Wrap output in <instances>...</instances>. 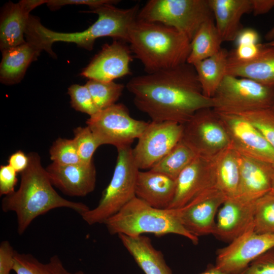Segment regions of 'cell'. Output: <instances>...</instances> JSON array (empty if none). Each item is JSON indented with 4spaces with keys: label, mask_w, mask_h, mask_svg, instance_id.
I'll return each mask as SVG.
<instances>
[{
    "label": "cell",
    "mask_w": 274,
    "mask_h": 274,
    "mask_svg": "<svg viewBox=\"0 0 274 274\" xmlns=\"http://www.w3.org/2000/svg\"><path fill=\"white\" fill-rule=\"evenodd\" d=\"M117 150L118 155L112 178L97 206L81 217L88 225L105 223L135 197V189L138 173L131 146Z\"/></svg>",
    "instance_id": "obj_6"
},
{
    "label": "cell",
    "mask_w": 274,
    "mask_h": 274,
    "mask_svg": "<svg viewBox=\"0 0 274 274\" xmlns=\"http://www.w3.org/2000/svg\"><path fill=\"white\" fill-rule=\"evenodd\" d=\"M252 7L254 15L264 14L274 7V0H252Z\"/></svg>",
    "instance_id": "obj_44"
},
{
    "label": "cell",
    "mask_w": 274,
    "mask_h": 274,
    "mask_svg": "<svg viewBox=\"0 0 274 274\" xmlns=\"http://www.w3.org/2000/svg\"><path fill=\"white\" fill-rule=\"evenodd\" d=\"M42 51L40 47L29 41L2 51L1 82L7 85L20 82L29 64L37 59Z\"/></svg>",
    "instance_id": "obj_25"
},
{
    "label": "cell",
    "mask_w": 274,
    "mask_h": 274,
    "mask_svg": "<svg viewBox=\"0 0 274 274\" xmlns=\"http://www.w3.org/2000/svg\"><path fill=\"white\" fill-rule=\"evenodd\" d=\"M67 93L71 98V105L76 111L87 114L90 117L99 111L85 85L73 84L68 87Z\"/></svg>",
    "instance_id": "obj_36"
},
{
    "label": "cell",
    "mask_w": 274,
    "mask_h": 274,
    "mask_svg": "<svg viewBox=\"0 0 274 274\" xmlns=\"http://www.w3.org/2000/svg\"><path fill=\"white\" fill-rule=\"evenodd\" d=\"M227 198L224 193L214 186L197 195L183 207L173 210L183 226L198 237L213 234L215 216Z\"/></svg>",
    "instance_id": "obj_13"
},
{
    "label": "cell",
    "mask_w": 274,
    "mask_h": 274,
    "mask_svg": "<svg viewBox=\"0 0 274 274\" xmlns=\"http://www.w3.org/2000/svg\"><path fill=\"white\" fill-rule=\"evenodd\" d=\"M215 186L228 197L236 195L239 182L238 153L230 145L213 157Z\"/></svg>",
    "instance_id": "obj_26"
},
{
    "label": "cell",
    "mask_w": 274,
    "mask_h": 274,
    "mask_svg": "<svg viewBox=\"0 0 274 274\" xmlns=\"http://www.w3.org/2000/svg\"><path fill=\"white\" fill-rule=\"evenodd\" d=\"M254 229L258 234H274V193L269 192L256 200Z\"/></svg>",
    "instance_id": "obj_32"
},
{
    "label": "cell",
    "mask_w": 274,
    "mask_h": 274,
    "mask_svg": "<svg viewBox=\"0 0 274 274\" xmlns=\"http://www.w3.org/2000/svg\"><path fill=\"white\" fill-rule=\"evenodd\" d=\"M265 38L268 42L274 39V26L266 34Z\"/></svg>",
    "instance_id": "obj_46"
},
{
    "label": "cell",
    "mask_w": 274,
    "mask_h": 274,
    "mask_svg": "<svg viewBox=\"0 0 274 274\" xmlns=\"http://www.w3.org/2000/svg\"><path fill=\"white\" fill-rule=\"evenodd\" d=\"M215 186L213 157L197 156L176 180L174 198L167 209H178Z\"/></svg>",
    "instance_id": "obj_15"
},
{
    "label": "cell",
    "mask_w": 274,
    "mask_h": 274,
    "mask_svg": "<svg viewBox=\"0 0 274 274\" xmlns=\"http://www.w3.org/2000/svg\"><path fill=\"white\" fill-rule=\"evenodd\" d=\"M135 5L128 9H119L112 4H106L88 12L98 15L97 20L87 29L81 32L64 33L50 30L41 24L39 20L30 16L26 27L27 40L31 41L51 55L53 43H74L78 46L91 50L96 39L110 37L125 42L128 41V31L136 19L139 10Z\"/></svg>",
    "instance_id": "obj_3"
},
{
    "label": "cell",
    "mask_w": 274,
    "mask_h": 274,
    "mask_svg": "<svg viewBox=\"0 0 274 274\" xmlns=\"http://www.w3.org/2000/svg\"><path fill=\"white\" fill-rule=\"evenodd\" d=\"M128 43L148 74L186 63L191 50L190 40L177 29L137 19L129 28Z\"/></svg>",
    "instance_id": "obj_4"
},
{
    "label": "cell",
    "mask_w": 274,
    "mask_h": 274,
    "mask_svg": "<svg viewBox=\"0 0 274 274\" xmlns=\"http://www.w3.org/2000/svg\"><path fill=\"white\" fill-rule=\"evenodd\" d=\"M261 46V43L237 45L236 48L229 52V53L237 60L248 61L256 57L259 52Z\"/></svg>",
    "instance_id": "obj_41"
},
{
    "label": "cell",
    "mask_w": 274,
    "mask_h": 274,
    "mask_svg": "<svg viewBox=\"0 0 274 274\" xmlns=\"http://www.w3.org/2000/svg\"><path fill=\"white\" fill-rule=\"evenodd\" d=\"M217 30L223 42L235 41L244 29L243 15L252 12V0H209Z\"/></svg>",
    "instance_id": "obj_22"
},
{
    "label": "cell",
    "mask_w": 274,
    "mask_h": 274,
    "mask_svg": "<svg viewBox=\"0 0 274 274\" xmlns=\"http://www.w3.org/2000/svg\"><path fill=\"white\" fill-rule=\"evenodd\" d=\"M218 113L238 153L270 164L274 162V149L253 124L238 114Z\"/></svg>",
    "instance_id": "obj_14"
},
{
    "label": "cell",
    "mask_w": 274,
    "mask_h": 274,
    "mask_svg": "<svg viewBox=\"0 0 274 274\" xmlns=\"http://www.w3.org/2000/svg\"><path fill=\"white\" fill-rule=\"evenodd\" d=\"M135 107L153 121H173L183 124L198 111L214 108L213 98L202 93L192 64L141 75L126 84Z\"/></svg>",
    "instance_id": "obj_1"
},
{
    "label": "cell",
    "mask_w": 274,
    "mask_h": 274,
    "mask_svg": "<svg viewBox=\"0 0 274 274\" xmlns=\"http://www.w3.org/2000/svg\"><path fill=\"white\" fill-rule=\"evenodd\" d=\"M229 52L225 48L193 65L203 94L213 98L220 84L227 75Z\"/></svg>",
    "instance_id": "obj_27"
},
{
    "label": "cell",
    "mask_w": 274,
    "mask_h": 274,
    "mask_svg": "<svg viewBox=\"0 0 274 274\" xmlns=\"http://www.w3.org/2000/svg\"><path fill=\"white\" fill-rule=\"evenodd\" d=\"M175 189L176 180L166 175L151 169L138 173L135 196L153 208L167 209Z\"/></svg>",
    "instance_id": "obj_21"
},
{
    "label": "cell",
    "mask_w": 274,
    "mask_h": 274,
    "mask_svg": "<svg viewBox=\"0 0 274 274\" xmlns=\"http://www.w3.org/2000/svg\"><path fill=\"white\" fill-rule=\"evenodd\" d=\"M213 17L209 0H150L136 19L173 27L191 41L201 24Z\"/></svg>",
    "instance_id": "obj_7"
},
{
    "label": "cell",
    "mask_w": 274,
    "mask_h": 274,
    "mask_svg": "<svg viewBox=\"0 0 274 274\" xmlns=\"http://www.w3.org/2000/svg\"><path fill=\"white\" fill-rule=\"evenodd\" d=\"M15 250L6 240L0 244V274H11L13 271Z\"/></svg>",
    "instance_id": "obj_39"
},
{
    "label": "cell",
    "mask_w": 274,
    "mask_h": 274,
    "mask_svg": "<svg viewBox=\"0 0 274 274\" xmlns=\"http://www.w3.org/2000/svg\"><path fill=\"white\" fill-rule=\"evenodd\" d=\"M271 165L274 168V162Z\"/></svg>",
    "instance_id": "obj_50"
},
{
    "label": "cell",
    "mask_w": 274,
    "mask_h": 274,
    "mask_svg": "<svg viewBox=\"0 0 274 274\" xmlns=\"http://www.w3.org/2000/svg\"><path fill=\"white\" fill-rule=\"evenodd\" d=\"M213 98V109L219 113L238 114L270 108L274 102V86L227 75Z\"/></svg>",
    "instance_id": "obj_8"
},
{
    "label": "cell",
    "mask_w": 274,
    "mask_h": 274,
    "mask_svg": "<svg viewBox=\"0 0 274 274\" xmlns=\"http://www.w3.org/2000/svg\"><path fill=\"white\" fill-rule=\"evenodd\" d=\"M85 85L99 111L114 104L122 95L124 86L114 81L103 82L89 79Z\"/></svg>",
    "instance_id": "obj_31"
},
{
    "label": "cell",
    "mask_w": 274,
    "mask_h": 274,
    "mask_svg": "<svg viewBox=\"0 0 274 274\" xmlns=\"http://www.w3.org/2000/svg\"><path fill=\"white\" fill-rule=\"evenodd\" d=\"M238 153L240 175L236 196L256 201L270 192L274 168L268 163Z\"/></svg>",
    "instance_id": "obj_20"
},
{
    "label": "cell",
    "mask_w": 274,
    "mask_h": 274,
    "mask_svg": "<svg viewBox=\"0 0 274 274\" xmlns=\"http://www.w3.org/2000/svg\"><path fill=\"white\" fill-rule=\"evenodd\" d=\"M46 0H22L9 2L5 6L1 17L0 48L1 51L26 42L24 39L30 12Z\"/></svg>",
    "instance_id": "obj_19"
},
{
    "label": "cell",
    "mask_w": 274,
    "mask_h": 274,
    "mask_svg": "<svg viewBox=\"0 0 274 274\" xmlns=\"http://www.w3.org/2000/svg\"><path fill=\"white\" fill-rule=\"evenodd\" d=\"M200 274H227L218 269L215 266H210Z\"/></svg>",
    "instance_id": "obj_45"
},
{
    "label": "cell",
    "mask_w": 274,
    "mask_h": 274,
    "mask_svg": "<svg viewBox=\"0 0 274 274\" xmlns=\"http://www.w3.org/2000/svg\"><path fill=\"white\" fill-rule=\"evenodd\" d=\"M119 1L113 0H46V4L50 9H58L67 5H84L92 9L98 8L106 4H116Z\"/></svg>",
    "instance_id": "obj_40"
},
{
    "label": "cell",
    "mask_w": 274,
    "mask_h": 274,
    "mask_svg": "<svg viewBox=\"0 0 274 274\" xmlns=\"http://www.w3.org/2000/svg\"><path fill=\"white\" fill-rule=\"evenodd\" d=\"M73 132V140L81 161L86 163H91L94 152L100 146L98 141L87 126L76 127Z\"/></svg>",
    "instance_id": "obj_34"
},
{
    "label": "cell",
    "mask_w": 274,
    "mask_h": 274,
    "mask_svg": "<svg viewBox=\"0 0 274 274\" xmlns=\"http://www.w3.org/2000/svg\"><path fill=\"white\" fill-rule=\"evenodd\" d=\"M132 60L130 47L125 42L115 40L103 46L81 75L89 79L113 81L131 73L129 65Z\"/></svg>",
    "instance_id": "obj_16"
},
{
    "label": "cell",
    "mask_w": 274,
    "mask_h": 274,
    "mask_svg": "<svg viewBox=\"0 0 274 274\" xmlns=\"http://www.w3.org/2000/svg\"><path fill=\"white\" fill-rule=\"evenodd\" d=\"M266 44L270 46H274V39L272 41H270L269 42H268L267 43H266Z\"/></svg>",
    "instance_id": "obj_48"
},
{
    "label": "cell",
    "mask_w": 274,
    "mask_h": 274,
    "mask_svg": "<svg viewBox=\"0 0 274 274\" xmlns=\"http://www.w3.org/2000/svg\"><path fill=\"white\" fill-rule=\"evenodd\" d=\"M241 274H274V248L255 259Z\"/></svg>",
    "instance_id": "obj_37"
},
{
    "label": "cell",
    "mask_w": 274,
    "mask_h": 274,
    "mask_svg": "<svg viewBox=\"0 0 274 274\" xmlns=\"http://www.w3.org/2000/svg\"><path fill=\"white\" fill-rule=\"evenodd\" d=\"M258 32L252 28L243 29L235 40L236 45L259 43Z\"/></svg>",
    "instance_id": "obj_43"
},
{
    "label": "cell",
    "mask_w": 274,
    "mask_h": 274,
    "mask_svg": "<svg viewBox=\"0 0 274 274\" xmlns=\"http://www.w3.org/2000/svg\"><path fill=\"white\" fill-rule=\"evenodd\" d=\"M197 156L194 151L181 139L151 170L176 180L182 171Z\"/></svg>",
    "instance_id": "obj_30"
},
{
    "label": "cell",
    "mask_w": 274,
    "mask_h": 274,
    "mask_svg": "<svg viewBox=\"0 0 274 274\" xmlns=\"http://www.w3.org/2000/svg\"><path fill=\"white\" fill-rule=\"evenodd\" d=\"M111 235L137 236L144 233L156 236L176 234L198 243V237L182 225L173 209L153 208L136 196L105 222Z\"/></svg>",
    "instance_id": "obj_5"
},
{
    "label": "cell",
    "mask_w": 274,
    "mask_h": 274,
    "mask_svg": "<svg viewBox=\"0 0 274 274\" xmlns=\"http://www.w3.org/2000/svg\"><path fill=\"white\" fill-rule=\"evenodd\" d=\"M256 201L228 197L219 209L213 235L231 242L254 227Z\"/></svg>",
    "instance_id": "obj_17"
},
{
    "label": "cell",
    "mask_w": 274,
    "mask_h": 274,
    "mask_svg": "<svg viewBox=\"0 0 274 274\" xmlns=\"http://www.w3.org/2000/svg\"><path fill=\"white\" fill-rule=\"evenodd\" d=\"M50 159L60 165H71L82 162L73 139L58 138L49 150Z\"/></svg>",
    "instance_id": "obj_35"
},
{
    "label": "cell",
    "mask_w": 274,
    "mask_h": 274,
    "mask_svg": "<svg viewBox=\"0 0 274 274\" xmlns=\"http://www.w3.org/2000/svg\"><path fill=\"white\" fill-rule=\"evenodd\" d=\"M238 115L253 124L274 149V110L270 108Z\"/></svg>",
    "instance_id": "obj_33"
},
{
    "label": "cell",
    "mask_w": 274,
    "mask_h": 274,
    "mask_svg": "<svg viewBox=\"0 0 274 274\" xmlns=\"http://www.w3.org/2000/svg\"><path fill=\"white\" fill-rule=\"evenodd\" d=\"M274 248V234L250 228L217 252L215 266L227 274H241L255 259Z\"/></svg>",
    "instance_id": "obj_12"
},
{
    "label": "cell",
    "mask_w": 274,
    "mask_h": 274,
    "mask_svg": "<svg viewBox=\"0 0 274 274\" xmlns=\"http://www.w3.org/2000/svg\"><path fill=\"white\" fill-rule=\"evenodd\" d=\"M183 125L182 139L198 156L212 158L231 145L225 126L213 108L198 111Z\"/></svg>",
    "instance_id": "obj_10"
},
{
    "label": "cell",
    "mask_w": 274,
    "mask_h": 274,
    "mask_svg": "<svg viewBox=\"0 0 274 274\" xmlns=\"http://www.w3.org/2000/svg\"><path fill=\"white\" fill-rule=\"evenodd\" d=\"M227 75L274 86V46L261 44L256 57L248 61L237 60L229 53Z\"/></svg>",
    "instance_id": "obj_23"
},
{
    "label": "cell",
    "mask_w": 274,
    "mask_h": 274,
    "mask_svg": "<svg viewBox=\"0 0 274 274\" xmlns=\"http://www.w3.org/2000/svg\"><path fill=\"white\" fill-rule=\"evenodd\" d=\"M17 173L9 164L0 166V195L13 193L17 183Z\"/></svg>",
    "instance_id": "obj_38"
},
{
    "label": "cell",
    "mask_w": 274,
    "mask_h": 274,
    "mask_svg": "<svg viewBox=\"0 0 274 274\" xmlns=\"http://www.w3.org/2000/svg\"><path fill=\"white\" fill-rule=\"evenodd\" d=\"M183 124L173 121L149 122L132 153L139 169H151L182 139Z\"/></svg>",
    "instance_id": "obj_11"
},
{
    "label": "cell",
    "mask_w": 274,
    "mask_h": 274,
    "mask_svg": "<svg viewBox=\"0 0 274 274\" xmlns=\"http://www.w3.org/2000/svg\"><path fill=\"white\" fill-rule=\"evenodd\" d=\"M223 41L216 26L214 18L203 22L191 41V50L187 62L194 63L218 53Z\"/></svg>",
    "instance_id": "obj_28"
},
{
    "label": "cell",
    "mask_w": 274,
    "mask_h": 274,
    "mask_svg": "<svg viewBox=\"0 0 274 274\" xmlns=\"http://www.w3.org/2000/svg\"><path fill=\"white\" fill-rule=\"evenodd\" d=\"M27 155L28 165L20 173L18 189L5 196L1 202L3 212L15 213L19 235L23 234L36 218L52 210L67 208L81 216L90 210L83 202L71 201L60 195L42 166L39 154L31 152Z\"/></svg>",
    "instance_id": "obj_2"
},
{
    "label": "cell",
    "mask_w": 274,
    "mask_h": 274,
    "mask_svg": "<svg viewBox=\"0 0 274 274\" xmlns=\"http://www.w3.org/2000/svg\"><path fill=\"white\" fill-rule=\"evenodd\" d=\"M122 245L145 274H173L162 253L156 250L145 235H118Z\"/></svg>",
    "instance_id": "obj_24"
},
{
    "label": "cell",
    "mask_w": 274,
    "mask_h": 274,
    "mask_svg": "<svg viewBox=\"0 0 274 274\" xmlns=\"http://www.w3.org/2000/svg\"><path fill=\"white\" fill-rule=\"evenodd\" d=\"M8 163L17 173H21L28 166V156L23 151L18 150L9 156Z\"/></svg>",
    "instance_id": "obj_42"
},
{
    "label": "cell",
    "mask_w": 274,
    "mask_h": 274,
    "mask_svg": "<svg viewBox=\"0 0 274 274\" xmlns=\"http://www.w3.org/2000/svg\"><path fill=\"white\" fill-rule=\"evenodd\" d=\"M46 169L53 186L67 196L84 197L95 188L96 170L93 161L71 165L52 162Z\"/></svg>",
    "instance_id": "obj_18"
},
{
    "label": "cell",
    "mask_w": 274,
    "mask_h": 274,
    "mask_svg": "<svg viewBox=\"0 0 274 274\" xmlns=\"http://www.w3.org/2000/svg\"><path fill=\"white\" fill-rule=\"evenodd\" d=\"M13 271L16 274H86L82 270L71 272L64 267L58 255L52 256L46 263L30 254L15 251Z\"/></svg>",
    "instance_id": "obj_29"
},
{
    "label": "cell",
    "mask_w": 274,
    "mask_h": 274,
    "mask_svg": "<svg viewBox=\"0 0 274 274\" xmlns=\"http://www.w3.org/2000/svg\"><path fill=\"white\" fill-rule=\"evenodd\" d=\"M271 192L274 193V174L272 177Z\"/></svg>",
    "instance_id": "obj_47"
},
{
    "label": "cell",
    "mask_w": 274,
    "mask_h": 274,
    "mask_svg": "<svg viewBox=\"0 0 274 274\" xmlns=\"http://www.w3.org/2000/svg\"><path fill=\"white\" fill-rule=\"evenodd\" d=\"M86 124L100 146L111 145L118 149L131 146L148 122L133 118L124 105L115 104L90 116Z\"/></svg>",
    "instance_id": "obj_9"
},
{
    "label": "cell",
    "mask_w": 274,
    "mask_h": 274,
    "mask_svg": "<svg viewBox=\"0 0 274 274\" xmlns=\"http://www.w3.org/2000/svg\"><path fill=\"white\" fill-rule=\"evenodd\" d=\"M271 108H272L273 110H274V102H273V105H272Z\"/></svg>",
    "instance_id": "obj_49"
}]
</instances>
